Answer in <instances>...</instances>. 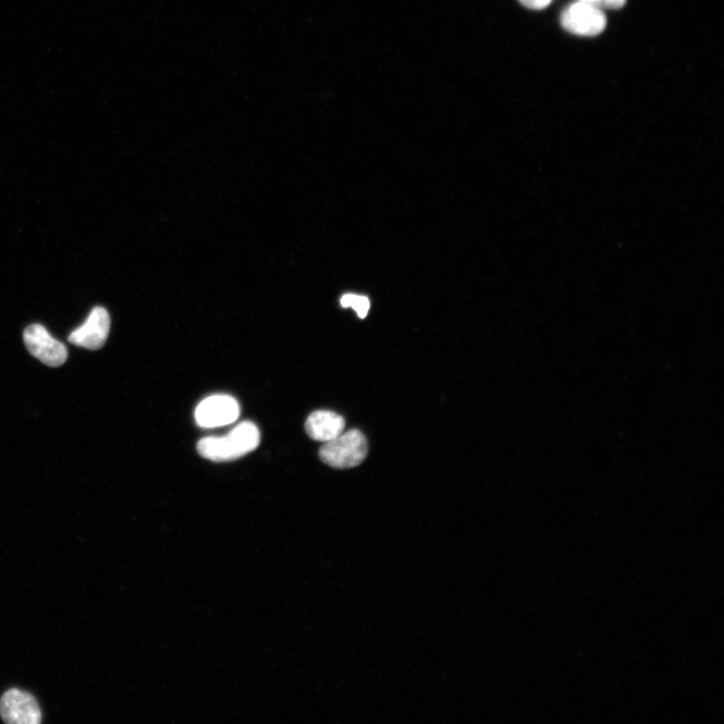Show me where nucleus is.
<instances>
[{
    "instance_id": "1",
    "label": "nucleus",
    "mask_w": 724,
    "mask_h": 724,
    "mask_svg": "<svg viewBox=\"0 0 724 724\" xmlns=\"http://www.w3.org/2000/svg\"><path fill=\"white\" fill-rule=\"evenodd\" d=\"M261 440L258 427L243 422L224 437H208L198 444L201 456L213 462H230L246 456L259 447Z\"/></svg>"
},
{
    "instance_id": "2",
    "label": "nucleus",
    "mask_w": 724,
    "mask_h": 724,
    "mask_svg": "<svg viewBox=\"0 0 724 724\" xmlns=\"http://www.w3.org/2000/svg\"><path fill=\"white\" fill-rule=\"evenodd\" d=\"M368 452L366 436L358 430H350L324 443L319 456L323 463L332 468L348 469L364 462Z\"/></svg>"
},
{
    "instance_id": "3",
    "label": "nucleus",
    "mask_w": 724,
    "mask_h": 724,
    "mask_svg": "<svg viewBox=\"0 0 724 724\" xmlns=\"http://www.w3.org/2000/svg\"><path fill=\"white\" fill-rule=\"evenodd\" d=\"M24 341L31 354L48 367L58 368L67 361V347L53 337L41 324L27 327L24 332Z\"/></svg>"
},
{
    "instance_id": "4",
    "label": "nucleus",
    "mask_w": 724,
    "mask_h": 724,
    "mask_svg": "<svg viewBox=\"0 0 724 724\" xmlns=\"http://www.w3.org/2000/svg\"><path fill=\"white\" fill-rule=\"evenodd\" d=\"M563 28L581 37H596L607 27L603 11L590 4L579 2L570 6L561 17Z\"/></svg>"
},
{
    "instance_id": "5",
    "label": "nucleus",
    "mask_w": 724,
    "mask_h": 724,
    "mask_svg": "<svg viewBox=\"0 0 724 724\" xmlns=\"http://www.w3.org/2000/svg\"><path fill=\"white\" fill-rule=\"evenodd\" d=\"M0 716L9 724H39L41 707L31 693L13 688L0 699Z\"/></svg>"
},
{
    "instance_id": "6",
    "label": "nucleus",
    "mask_w": 724,
    "mask_h": 724,
    "mask_svg": "<svg viewBox=\"0 0 724 724\" xmlns=\"http://www.w3.org/2000/svg\"><path fill=\"white\" fill-rule=\"evenodd\" d=\"M237 400L227 395L212 396L204 400L196 410V421L203 428H218L235 423L240 417Z\"/></svg>"
},
{
    "instance_id": "7",
    "label": "nucleus",
    "mask_w": 724,
    "mask_h": 724,
    "mask_svg": "<svg viewBox=\"0 0 724 724\" xmlns=\"http://www.w3.org/2000/svg\"><path fill=\"white\" fill-rule=\"evenodd\" d=\"M111 326L108 311L103 307H95L88 318L69 336V342L79 347L98 350L105 344Z\"/></svg>"
},
{
    "instance_id": "8",
    "label": "nucleus",
    "mask_w": 724,
    "mask_h": 724,
    "mask_svg": "<svg viewBox=\"0 0 724 724\" xmlns=\"http://www.w3.org/2000/svg\"><path fill=\"white\" fill-rule=\"evenodd\" d=\"M305 430L311 439L326 443L345 431V421L334 412L316 411L308 417Z\"/></svg>"
},
{
    "instance_id": "9",
    "label": "nucleus",
    "mask_w": 724,
    "mask_h": 724,
    "mask_svg": "<svg viewBox=\"0 0 724 724\" xmlns=\"http://www.w3.org/2000/svg\"><path fill=\"white\" fill-rule=\"evenodd\" d=\"M345 308L351 307L355 310L359 318H366L371 308V302L367 297L353 294L344 295L340 301Z\"/></svg>"
},
{
    "instance_id": "10",
    "label": "nucleus",
    "mask_w": 724,
    "mask_h": 724,
    "mask_svg": "<svg viewBox=\"0 0 724 724\" xmlns=\"http://www.w3.org/2000/svg\"><path fill=\"white\" fill-rule=\"evenodd\" d=\"M580 2L590 4L599 9L605 8V9L619 10V9H622L626 5L627 0H580Z\"/></svg>"
},
{
    "instance_id": "11",
    "label": "nucleus",
    "mask_w": 724,
    "mask_h": 724,
    "mask_svg": "<svg viewBox=\"0 0 724 724\" xmlns=\"http://www.w3.org/2000/svg\"><path fill=\"white\" fill-rule=\"evenodd\" d=\"M553 0H519V3L530 10H543L548 8Z\"/></svg>"
}]
</instances>
